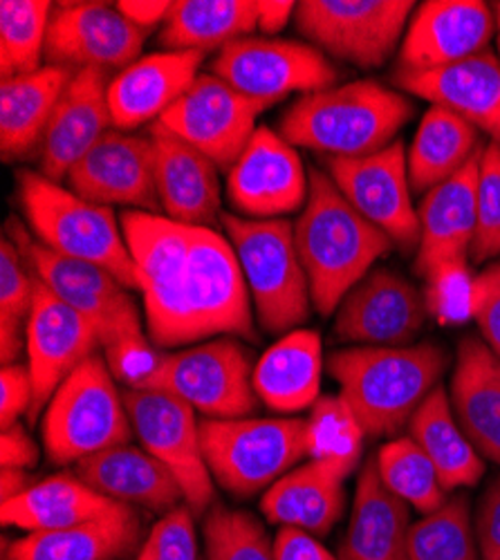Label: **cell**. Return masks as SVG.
<instances>
[{"label":"cell","mask_w":500,"mask_h":560,"mask_svg":"<svg viewBox=\"0 0 500 560\" xmlns=\"http://www.w3.org/2000/svg\"><path fill=\"white\" fill-rule=\"evenodd\" d=\"M119 222L155 348H182L218 335L256 341L252 296L230 241L216 229L147 211H124Z\"/></svg>","instance_id":"1"},{"label":"cell","mask_w":500,"mask_h":560,"mask_svg":"<svg viewBox=\"0 0 500 560\" xmlns=\"http://www.w3.org/2000/svg\"><path fill=\"white\" fill-rule=\"evenodd\" d=\"M294 243L312 305L324 316L333 314L393 247L386 233L363 218L324 171L310 173V194L294 222Z\"/></svg>","instance_id":"2"},{"label":"cell","mask_w":500,"mask_h":560,"mask_svg":"<svg viewBox=\"0 0 500 560\" xmlns=\"http://www.w3.org/2000/svg\"><path fill=\"white\" fill-rule=\"evenodd\" d=\"M449 357L435 343L402 348H348L330 357L328 370L339 397L367 435H397L438 388Z\"/></svg>","instance_id":"3"},{"label":"cell","mask_w":500,"mask_h":560,"mask_svg":"<svg viewBox=\"0 0 500 560\" xmlns=\"http://www.w3.org/2000/svg\"><path fill=\"white\" fill-rule=\"evenodd\" d=\"M411 113V102L399 92L375 81H352L294 102L279 132L294 149L354 160L391 147Z\"/></svg>","instance_id":"4"},{"label":"cell","mask_w":500,"mask_h":560,"mask_svg":"<svg viewBox=\"0 0 500 560\" xmlns=\"http://www.w3.org/2000/svg\"><path fill=\"white\" fill-rule=\"evenodd\" d=\"M19 200L34 238L53 252L97 265L126 290H138V269L113 209L79 198L40 173H19Z\"/></svg>","instance_id":"5"},{"label":"cell","mask_w":500,"mask_h":560,"mask_svg":"<svg viewBox=\"0 0 500 560\" xmlns=\"http://www.w3.org/2000/svg\"><path fill=\"white\" fill-rule=\"evenodd\" d=\"M226 241L243 267L245 283L263 330L294 332L310 316V283L301 265L294 224L288 220H252L222 213Z\"/></svg>","instance_id":"6"},{"label":"cell","mask_w":500,"mask_h":560,"mask_svg":"<svg viewBox=\"0 0 500 560\" xmlns=\"http://www.w3.org/2000/svg\"><path fill=\"white\" fill-rule=\"evenodd\" d=\"M43 448L55 464L128 444L130 415L104 357L93 354L59 386L43 415Z\"/></svg>","instance_id":"7"},{"label":"cell","mask_w":500,"mask_h":560,"mask_svg":"<svg viewBox=\"0 0 500 560\" xmlns=\"http://www.w3.org/2000/svg\"><path fill=\"white\" fill-rule=\"evenodd\" d=\"M307 422L283 417L205 419L202 451L213 480L239 498L279 482L307 455Z\"/></svg>","instance_id":"8"},{"label":"cell","mask_w":500,"mask_h":560,"mask_svg":"<svg viewBox=\"0 0 500 560\" xmlns=\"http://www.w3.org/2000/svg\"><path fill=\"white\" fill-rule=\"evenodd\" d=\"M8 229L12 233L10 241L19 247L40 283L95 325L104 357H113L132 343L149 339L138 305L113 273L53 252L32 238V233L19 220H10Z\"/></svg>","instance_id":"9"},{"label":"cell","mask_w":500,"mask_h":560,"mask_svg":"<svg viewBox=\"0 0 500 560\" xmlns=\"http://www.w3.org/2000/svg\"><path fill=\"white\" fill-rule=\"evenodd\" d=\"M411 12V0H303L294 23L326 55L371 70L391 57Z\"/></svg>","instance_id":"10"},{"label":"cell","mask_w":500,"mask_h":560,"mask_svg":"<svg viewBox=\"0 0 500 560\" xmlns=\"http://www.w3.org/2000/svg\"><path fill=\"white\" fill-rule=\"evenodd\" d=\"M155 390L175 395L209 419H239L258 408L252 357L230 337L166 352Z\"/></svg>","instance_id":"11"},{"label":"cell","mask_w":500,"mask_h":560,"mask_svg":"<svg viewBox=\"0 0 500 560\" xmlns=\"http://www.w3.org/2000/svg\"><path fill=\"white\" fill-rule=\"evenodd\" d=\"M213 74L265 108L292 92L328 90L337 79V70L319 50L267 36H245L224 45L213 61Z\"/></svg>","instance_id":"12"},{"label":"cell","mask_w":500,"mask_h":560,"mask_svg":"<svg viewBox=\"0 0 500 560\" xmlns=\"http://www.w3.org/2000/svg\"><path fill=\"white\" fill-rule=\"evenodd\" d=\"M124 401L142 448L175 476L187 506L202 513L213 500V476L205 459L194 408L164 390H126Z\"/></svg>","instance_id":"13"},{"label":"cell","mask_w":500,"mask_h":560,"mask_svg":"<svg viewBox=\"0 0 500 560\" xmlns=\"http://www.w3.org/2000/svg\"><path fill=\"white\" fill-rule=\"evenodd\" d=\"M263 110V104L241 95L213 72H202L162 115L160 124L218 168L232 171L254 137L256 117Z\"/></svg>","instance_id":"14"},{"label":"cell","mask_w":500,"mask_h":560,"mask_svg":"<svg viewBox=\"0 0 500 560\" xmlns=\"http://www.w3.org/2000/svg\"><path fill=\"white\" fill-rule=\"evenodd\" d=\"M326 166L341 196L382 229L393 245L404 252L420 245V218L411 202L408 164L399 139L367 158H326Z\"/></svg>","instance_id":"15"},{"label":"cell","mask_w":500,"mask_h":560,"mask_svg":"<svg viewBox=\"0 0 500 560\" xmlns=\"http://www.w3.org/2000/svg\"><path fill=\"white\" fill-rule=\"evenodd\" d=\"M102 348L95 325L57 299L36 278L34 303L25 328L27 368L34 386V401L27 412L38 419L59 386L72 372Z\"/></svg>","instance_id":"16"},{"label":"cell","mask_w":500,"mask_h":560,"mask_svg":"<svg viewBox=\"0 0 500 560\" xmlns=\"http://www.w3.org/2000/svg\"><path fill=\"white\" fill-rule=\"evenodd\" d=\"M66 184L72 194L100 207H128L147 213L162 209L149 135L108 130L70 168Z\"/></svg>","instance_id":"17"},{"label":"cell","mask_w":500,"mask_h":560,"mask_svg":"<svg viewBox=\"0 0 500 560\" xmlns=\"http://www.w3.org/2000/svg\"><path fill=\"white\" fill-rule=\"evenodd\" d=\"M310 177L296 149L281 132L256 128L247 149L226 175V196L243 218L277 220L305 207Z\"/></svg>","instance_id":"18"},{"label":"cell","mask_w":500,"mask_h":560,"mask_svg":"<svg viewBox=\"0 0 500 560\" xmlns=\"http://www.w3.org/2000/svg\"><path fill=\"white\" fill-rule=\"evenodd\" d=\"M147 34L108 3H61L50 19L45 59L70 70H126L138 61Z\"/></svg>","instance_id":"19"},{"label":"cell","mask_w":500,"mask_h":560,"mask_svg":"<svg viewBox=\"0 0 500 560\" xmlns=\"http://www.w3.org/2000/svg\"><path fill=\"white\" fill-rule=\"evenodd\" d=\"M425 296L391 269H375L337 307L335 335L348 343L402 348L427 318Z\"/></svg>","instance_id":"20"},{"label":"cell","mask_w":500,"mask_h":560,"mask_svg":"<svg viewBox=\"0 0 500 560\" xmlns=\"http://www.w3.org/2000/svg\"><path fill=\"white\" fill-rule=\"evenodd\" d=\"M493 30V12L480 0H429L404 34L397 72H427L476 57Z\"/></svg>","instance_id":"21"},{"label":"cell","mask_w":500,"mask_h":560,"mask_svg":"<svg viewBox=\"0 0 500 560\" xmlns=\"http://www.w3.org/2000/svg\"><path fill=\"white\" fill-rule=\"evenodd\" d=\"M106 72L77 70L61 95L40 144V175L63 182L70 168L93 149L113 124Z\"/></svg>","instance_id":"22"},{"label":"cell","mask_w":500,"mask_h":560,"mask_svg":"<svg viewBox=\"0 0 500 560\" xmlns=\"http://www.w3.org/2000/svg\"><path fill=\"white\" fill-rule=\"evenodd\" d=\"M485 149L456 175L438 184L418 209L420 245L416 271L425 278L440 265L467 262L476 236V191Z\"/></svg>","instance_id":"23"},{"label":"cell","mask_w":500,"mask_h":560,"mask_svg":"<svg viewBox=\"0 0 500 560\" xmlns=\"http://www.w3.org/2000/svg\"><path fill=\"white\" fill-rule=\"evenodd\" d=\"M202 52L166 50L149 55L121 70L108 85L113 126L132 130L162 115L196 83L200 77Z\"/></svg>","instance_id":"24"},{"label":"cell","mask_w":500,"mask_h":560,"mask_svg":"<svg viewBox=\"0 0 500 560\" xmlns=\"http://www.w3.org/2000/svg\"><path fill=\"white\" fill-rule=\"evenodd\" d=\"M149 137L155 151L160 205L166 218L179 224L213 229L222 220L218 166L160 121L151 124Z\"/></svg>","instance_id":"25"},{"label":"cell","mask_w":500,"mask_h":560,"mask_svg":"<svg viewBox=\"0 0 500 560\" xmlns=\"http://www.w3.org/2000/svg\"><path fill=\"white\" fill-rule=\"evenodd\" d=\"M397 85L461 115L500 147V61L489 52L438 70L397 72Z\"/></svg>","instance_id":"26"},{"label":"cell","mask_w":500,"mask_h":560,"mask_svg":"<svg viewBox=\"0 0 500 560\" xmlns=\"http://www.w3.org/2000/svg\"><path fill=\"white\" fill-rule=\"evenodd\" d=\"M352 471L328 459H310L271 485L260 509L271 525L326 536L344 509V480Z\"/></svg>","instance_id":"27"},{"label":"cell","mask_w":500,"mask_h":560,"mask_svg":"<svg viewBox=\"0 0 500 560\" xmlns=\"http://www.w3.org/2000/svg\"><path fill=\"white\" fill-rule=\"evenodd\" d=\"M74 476L90 489L128 506L138 504L168 513L185 500L175 476L155 455L128 444L77 462Z\"/></svg>","instance_id":"28"},{"label":"cell","mask_w":500,"mask_h":560,"mask_svg":"<svg viewBox=\"0 0 500 560\" xmlns=\"http://www.w3.org/2000/svg\"><path fill=\"white\" fill-rule=\"evenodd\" d=\"M451 406L478 455L500 464V359L476 337L458 346Z\"/></svg>","instance_id":"29"},{"label":"cell","mask_w":500,"mask_h":560,"mask_svg":"<svg viewBox=\"0 0 500 560\" xmlns=\"http://www.w3.org/2000/svg\"><path fill=\"white\" fill-rule=\"evenodd\" d=\"M408 504L386 489L377 462L363 464L339 560H406L411 534Z\"/></svg>","instance_id":"30"},{"label":"cell","mask_w":500,"mask_h":560,"mask_svg":"<svg viewBox=\"0 0 500 560\" xmlns=\"http://www.w3.org/2000/svg\"><path fill=\"white\" fill-rule=\"evenodd\" d=\"M77 70L43 66L36 72L3 79L0 83V149L14 162L40 151L43 135Z\"/></svg>","instance_id":"31"},{"label":"cell","mask_w":500,"mask_h":560,"mask_svg":"<svg viewBox=\"0 0 500 560\" xmlns=\"http://www.w3.org/2000/svg\"><path fill=\"white\" fill-rule=\"evenodd\" d=\"M119 506L121 502L90 489L77 476H55L0 502V521L27 534L61 532L108 516Z\"/></svg>","instance_id":"32"},{"label":"cell","mask_w":500,"mask_h":560,"mask_svg":"<svg viewBox=\"0 0 500 560\" xmlns=\"http://www.w3.org/2000/svg\"><path fill=\"white\" fill-rule=\"evenodd\" d=\"M322 339L312 330L283 335L254 365V390L279 412H296L319 401Z\"/></svg>","instance_id":"33"},{"label":"cell","mask_w":500,"mask_h":560,"mask_svg":"<svg viewBox=\"0 0 500 560\" xmlns=\"http://www.w3.org/2000/svg\"><path fill=\"white\" fill-rule=\"evenodd\" d=\"M142 523L128 504L61 532L27 534L10 545V560H117L138 545Z\"/></svg>","instance_id":"34"},{"label":"cell","mask_w":500,"mask_h":560,"mask_svg":"<svg viewBox=\"0 0 500 560\" xmlns=\"http://www.w3.org/2000/svg\"><path fill=\"white\" fill-rule=\"evenodd\" d=\"M408 431H411V440L435 466L444 491L474 487L482 478V457L463 433L444 388L438 386L422 401L408 422Z\"/></svg>","instance_id":"35"},{"label":"cell","mask_w":500,"mask_h":560,"mask_svg":"<svg viewBox=\"0 0 500 560\" xmlns=\"http://www.w3.org/2000/svg\"><path fill=\"white\" fill-rule=\"evenodd\" d=\"M258 30L254 0H177L162 25L160 43L166 50H222Z\"/></svg>","instance_id":"36"},{"label":"cell","mask_w":500,"mask_h":560,"mask_svg":"<svg viewBox=\"0 0 500 560\" xmlns=\"http://www.w3.org/2000/svg\"><path fill=\"white\" fill-rule=\"evenodd\" d=\"M480 149L478 128L449 108L431 106L406 158L411 189L418 194L435 189L456 175Z\"/></svg>","instance_id":"37"},{"label":"cell","mask_w":500,"mask_h":560,"mask_svg":"<svg viewBox=\"0 0 500 560\" xmlns=\"http://www.w3.org/2000/svg\"><path fill=\"white\" fill-rule=\"evenodd\" d=\"M55 5L48 0L0 3V70L3 79L40 70Z\"/></svg>","instance_id":"38"},{"label":"cell","mask_w":500,"mask_h":560,"mask_svg":"<svg viewBox=\"0 0 500 560\" xmlns=\"http://www.w3.org/2000/svg\"><path fill=\"white\" fill-rule=\"evenodd\" d=\"M375 462L386 489L425 516L446 502L435 466L411 438L384 444Z\"/></svg>","instance_id":"39"},{"label":"cell","mask_w":500,"mask_h":560,"mask_svg":"<svg viewBox=\"0 0 500 560\" xmlns=\"http://www.w3.org/2000/svg\"><path fill=\"white\" fill-rule=\"evenodd\" d=\"M36 276L19 247L5 236L0 243V361L19 363L25 348V328L34 303Z\"/></svg>","instance_id":"40"},{"label":"cell","mask_w":500,"mask_h":560,"mask_svg":"<svg viewBox=\"0 0 500 560\" xmlns=\"http://www.w3.org/2000/svg\"><path fill=\"white\" fill-rule=\"evenodd\" d=\"M406 560H478L467 498L446 500L411 527Z\"/></svg>","instance_id":"41"},{"label":"cell","mask_w":500,"mask_h":560,"mask_svg":"<svg viewBox=\"0 0 500 560\" xmlns=\"http://www.w3.org/2000/svg\"><path fill=\"white\" fill-rule=\"evenodd\" d=\"M307 422V457L354 466L363 446V429L341 397H324L312 406Z\"/></svg>","instance_id":"42"},{"label":"cell","mask_w":500,"mask_h":560,"mask_svg":"<svg viewBox=\"0 0 500 560\" xmlns=\"http://www.w3.org/2000/svg\"><path fill=\"white\" fill-rule=\"evenodd\" d=\"M207 560H277L275 540L245 511L218 506L205 521Z\"/></svg>","instance_id":"43"},{"label":"cell","mask_w":500,"mask_h":560,"mask_svg":"<svg viewBox=\"0 0 500 560\" xmlns=\"http://www.w3.org/2000/svg\"><path fill=\"white\" fill-rule=\"evenodd\" d=\"M500 256V147L487 144L476 191V236L472 258L485 262Z\"/></svg>","instance_id":"44"},{"label":"cell","mask_w":500,"mask_h":560,"mask_svg":"<svg viewBox=\"0 0 500 560\" xmlns=\"http://www.w3.org/2000/svg\"><path fill=\"white\" fill-rule=\"evenodd\" d=\"M427 312L442 325H461L474 316V276L467 262H446L425 276Z\"/></svg>","instance_id":"45"},{"label":"cell","mask_w":500,"mask_h":560,"mask_svg":"<svg viewBox=\"0 0 500 560\" xmlns=\"http://www.w3.org/2000/svg\"><path fill=\"white\" fill-rule=\"evenodd\" d=\"M138 560H198V538L189 506L164 513L144 540Z\"/></svg>","instance_id":"46"},{"label":"cell","mask_w":500,"mask_h":560,"mask_svg":"<svg viewBox=\"0 0 500 560\" xmlns=\"http://www.w3.org/2000/svg\"><path fill=\"white\" fill-rule=\"evenodd\" d=\"M474 318L482 341L500 359V262H491L474 280Z\"/></svg>","instance_id":"47"},{"label":"cell","mask_w":500,"mask_h":560,"mask_svg":"<svg viewBox=\"0 0 500 560\" xmlns=\"http://www.w3.org/2000/svg\"><path fill=\"white\" fill-rule=\"evenodd\" d=\"M34 401V386L30 368L14 363L0 370V429L19 424L23 412H30Z\"/></svg>","instance_id":"48"},{"label":"cell","mask_w":500,"mask_h":560,"mask_svg":"<svg viewBox=\"0 0 500 560\" xmlns=\"http://www.w3.org/2000/svg\"><path fill=\"white\" fill-rule=\"evenodd\" d=\"M480 560H500V478L482 495L476 518Z\"/></svg>","instance_id":"49"},{"label":"cell","mask_w":500,"mask_h":560,"mask_svg":"<svg viewBox=\"0 0 500 560\" xmlns=\"http://www.w3.org/2000/svg\"><path fill=\"white\" fill-rule=\"evenodd\" d=\"M277 560H337L312 534L281 527L275 538Z\"/></svg>","instance_id":"50"},{"label":"cell","mask_w":500,"mask_h":560,"mask_svg":"<svg viewBox=\"0 0 500 560\" xmlns=\"http://www.w3.org/2000/svg\"><path fill=\"white\" fill-rule=\"evenodd\" d=\"M38 462V446L21 424L0 433V464L5 469H30Z\"/></svg>","instance_id":"51"},{"label":"cell","mask_w":500,"mask_h":560,"mask_svg":"<svg viewBox=\"0 0 500 560\" xmlns=\"http://www.w3.org/2000/svg\"><path fill=\"white\" fill-rule=\"evenodd\" d=\"M173 3H158V0H121L115 8L135 25L144 32H151L155 25H164Z\"/></svg>","instance_id":"52"},{"label":"cell","mask_w":500,"mask_h":560,"mask_svg":"<svg viewBox=\"0 0 500 560\" xmlns=\"http://www.w3.org/2000/svg\"><path fill=\"white\" fill-rule=\"evenodd\" d=\"M296 3L292 0H265L258 3V30L265 34H277L286 27V23L294 16Z\"/></svg>","instance_id":"53"},{"label":"cell","mask_w":500,"mask_h":560,"mask_svg":"<svg viewBox=\"0 0 500 560\" xmlns=\"http://www.w3.org/2000/svg\"><path fill=\"white\" fill-rule=\"evenodd\" d=\"M32 485L34 482L25 469H5L3 466V471H0V498L3 502L25 493Z\"/></svg>","instance_id":"54"},{"label":"cell","mask_w":500,"mask_h":560,"mask_svg":"<svg viewBox=\"0 0 500 560\" xmlns=\"http://www.w3.org/2000/svg\"><path fill=\"white\" fill-rule=\"evenodd\" d=\"M493 19H496V30H498V61H500V3L493 5Z\"/></svg>","instance_id":"55"}]
</instances>
